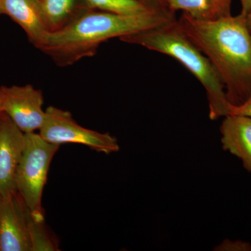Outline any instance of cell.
Returning <instances> with one entry per match:
<instances>
[{
	"instance_id": "8fae6325",
	"label": "cell",
	"mask_w": 251,
	"mask_h": 251,
	"mask_svg": "<svg viewBox=\"0 0 251 251\" xmlns=\"http://www.w3.org/2000/svg\"><path fill=\"white\" fill-rule=\"evenodd\" d=\"M41 17L49 33L65 27L88 8L84 0H39Z\"/></svg>"
},
{
	"instance_id": "6da1fadb",
	"label": "cell",
	"mask_w": 251,
	"mask_h": 251,
	"mask_svg": "<svg viewBox=\"0 0 251 251\" xmlns=\"http://www.w3.org/2000/svg\"><path fill=\"white\" fill-rule=\"evenodd\" d=\"M177 24L219 74L229 103L239 105L251 96V31L244 15L199 21L183 13Z\"/></svg>"
},
{
	"instance_id": "3957f363",
	"label": "cell",
	"mask_w": 251,
	"mask_h": 251,
	"mask_svg": "<svg viewBox=\"0 0 251 251\" xmlns=\"http://www.w3.org/2000/svg\"><path fill=\"white\" fill-rule=\"evenodd\" d=\"M127 44L166 54L181 63L206 91L209 117L215 120L229 115L228 99L221 77L205 55L185 35L175 22L120 38Z\"/></svg>"
},
{
	"instance_id": "8992f818",
	"label": "cell",
	"mask_w": 251,
	"mask_h": 251,
	"mask_svg": "<svg viewBox=\"0 0 251 251\" xmlns=\"http://www.w3.org/2000/svg\"><path fill=\"white\" fill-rule=\"evenodd\" d=\"M3 112L24 133L40 130L46 119L44 97L31 85L0 87Z\"/></svg>"
},
{
	"instance_id": "ac0fdd59",
	"label": "cell",
	"mask_w": 251,
	"mask_h": 251,
	"mask_svg": "<svg viewBox=\"0 0 251 251\" xmlns=\"http://www.w3.org/2000/svg\"><path fill=\"white\" fill-rule=\"evenodd\" d=\"M242 4V12L241 14L247 16L251 10V0H240Z\"/></svg>"
},
{
	"instance_id": "ffe728a7",
	"label": "cell",
	"mask_w": 251,
	"mask_h": 251,
	"mask_svg": "<svg viewBox=\"0 0 251 251\" xmlns=\"http://www.w3.org/2000/svg\"><path fill=\"white\" fill-rule=\"evenodd\" d=\"M3 113L2 101H1V91H0V116Z\"/></svg>"
},
{
	"instance_id": "7a4b0ae2",
	"label": "cell",
	"mask_w": 251,
	"mask_h": 251,
	"mask_svg": "<svg viewBox=\"0 0 251 251\" xmlns=\"http://www.w3.org/2000/svg\"><path fill=\"white\" fill-rule=\"evenodd\" d=\"M174 13L122 15L86 9L70 24L49 33L40 50L61 67L93 57L105 41L176 21Z\"/></svg>"
},
{
	"instance_id": "9c48e42d",
	"label": "cell",
	"mask_w": 251,
	"mask_h": 251,
	"mask_svg": "<svg viewBox=\"0 0 251 251\" xmlns=\"http://www.w3.org/2000/svg\"><path fill=\"white\" fill-rule=\"evenodd\" d=\"M0 10L22 28L34 47L40 49L49 32L43 22L39 0H0Z\"/></svg>"
},
{
	"instance_id": "44dd1931",
	"label": "cell",
	"mask_w": 251,
	"mask_h": 251,
	"mask_svg": "<svg viewBox=\"0 0 251 251\" xmlns=\"http://www.w3.org/2000/svg\"><path fill=\"white\" fill-rule=\"evenodd\" d=\"M1 14V10H0V15Z\"/></svg>"
},
{
	"instance_id": "30bf717a",
	"label": "cell",
	"mask_w": 251,
	"mask_h": 251,
	"mask_svg": "<svg viewBox=\"0 0 251 251\" xmlns=\"http://www.w3.org/2000/svg\"><path fill=\"white\" fill-rule=\"evenodd\" d=\"M224 117L220 128L223 148L239 158L251 173V117L240 115Z\"/></svg>"
},
{
	"instance_id": "9a60e30c",
	"label": "cell",
	"mask_w": 251,
	"mask_h": 251,
	"mask_svg": "<svg viewBox=\"0 0 251 251\" xmlns=\"http://www.w3.org/2000/svg\"><path fill=\"white\" fill-rule=\"evenodd\" d=\"M229 115H240L251 117V96L241 105H232L230 104Z\"/></svg>"
},
{
	"instance_id": "52a82bcc",
	"label": "cell",
	"mask_w": 251,
	"mask_h": 251,
	"mask_svg": "<svg viewBox=\"0 0 251 251\" xmlns=\"http://www.w3.org/2000/svg\"><path fill=\"white\" fill-rule=\"evenodd\" d=\"M25 144V133L7 115L0 116V196L17 192L16 171Z\"/></svg>"
},
{
	"instance_id": "2e32d148",
	"label": "cell",
	"mask_w": 251,
	"mask_h": 251,
	"mask_svg": "<svg viewBox=\"0 0 251 251\" xmlns=\"http://www.w3.org/2000/svg\"><path fill=\"white\" fill-rule=\"evenodd\" d=\"M222 250L232 251H251V244L249 243L241 242H231L227 241V242L223 243L221 246Z\"/></svg>"
},
{
	"instance_id": "5b68a950",
	"label": "cell",
	"mask_w": 251,
	"mask_h": 251,
	"mask_svg": "<svg viewBox=\"0 0 251 251\" xmlns=\"http://www.w3.org/2000/svg\"><path fill=\"white\" fill-rule=\"evenodd\" d=\"M39 134L46 141L56 145L80 144L105 154L117 152L120 145L117 138L108 133L88 129L77 123L67 110L49 106Z\"/></svg>"
},
{
	"instance_id": "d6986e66",
	"label": "cell",
	"mask_w": 251,
	"mask_h": 251,
	"mask_svg": "<svg viewBox=\"0 0 251 251\" xmlns=\"http://www.w3.org/2000/svg\"><path fill=\"white\" fill-rule=\"evenodd\" d=\"M246 17H247L248 26H249V28H250L251 31V10L250 12H249V14L247 15Z\"/></svg>"
},
{
	"instance_id": "ba28073f",
	"label": "cell",
	"mask_w": 251,
	"mask_h": 251,
	"mask_svg": "<svg viewBox=\"0 0 251 251\" xmlns=\"http://www.w3.org/2000/svg\"><path fill=\"white\" fill-rule=\"evenodd\" d=\"M27 209L18 192L0 196V251H31L26 229Z\"/></svg>"
},
{
	"instance_id": "4fadbf2b",
	"label": "cell",
	"mask_w": 251,
	"mask_h": 251,
	"mask_svg": "<svg viewBox=\"0 0 251 251\" xmlns=\"http://www.w3.org/2000/svg\"><path fill=\"white\" fill-rule=\"evenodd\" d=\"M26 229L30 243L31 251H59L58 242L50 232L45 220H37L27 209Z\"/></svg>"
},
{
	"instance_id": "277c9868",
	"label": "cell",
	"mask_w": 251,
	"mask_h": 251,
	"mask_svg": "<svg viewBox=\"0 0 251 251\" xmlns=\"http://www.w3.org/2000/svg\"><path fill=\"white\" fill-rule=\"evenodd\" d=\"M60 145L49 143L41 135L25 133V144L16 175V191L37 220H45L42 196L51 162Z\"/></svg>"
},
{
	"instance_id": "7c38bea8",
	"label": "cell",
	"mask_w": 251,
	"mask_h": 251,
	"mask_svg": "<svg viewBox=\"0 0 251 251\" xmlns=\"http://www.w3.org/2000/svg\"><path fill=\"white\" fill-rule=\"evenodd\" d=\"M232 0H167L172 12L181 11L199 21H216L231 16Z\"/></svg>"
},
{
	"instance_id": "5bb4252c",
	"label": "cell",
	"mask_w": 251,
	"mask_h": 251,
	"mask_svg": "<svg viewBox=\"0 0 251 251\" xmlns=\"http://www.w3.org/2000/svg\"><path fill=\"white\" fill-rule=\"evenodd\" d=\"M88 9L122 15H137L154 12L136 0H84ZM161 12V11H158Z\"/></svg>"
},
{
	"instance_id": "e0dca14e",
	"label": "cell",
	"mask_w": 251,
	"mask_h": 251,
	"mask_svg": "<svg viewBox=\"0 0 251 251\" xmlns=\"http://www.w3.org/2000/svg\"><path fill=\"white\" fill-rule=\"evenodd\" d=\"M136 1H140L156 11H161V12H172L171 10L168 9L167 0H136Z\"/></svg>"
}]
</instances>
